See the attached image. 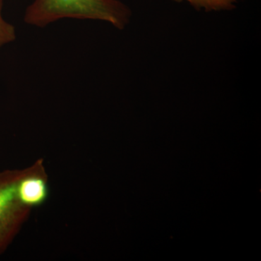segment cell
Here are the masks:
<instances>
[{"mask_svg": "<svg viewBox=\"0 0 261 261\" xmlns=\"http://www.w3.org/2000/svg\"><path fill=\"white\" fill-rule=\"evenodd\" d=\"M175 3L187 2L197 10L205 12L223 11L236 8V4L240 0H172Z\"/></svg>", "mask_w": 261, "mask_h": 261, "instance_id": "cell-4", "label": "cell"}, {"mask_svg": "<svg viewBox=\"0 0 261 261\" xmlns=\"http://www.w3.org/2000/svg\"><path fill=\"white\" fill-rule=\"evenodd\" d=\"M18 198L23 205L32 208L43 205L49 196L47 175L43 160L25 168L17 187Z\"/></svg>", "mask_w": 261, "mask_h": 261, "instance_id": "cell-3", "label": "cell"}, {"mask_svg": "<svg viewBox=\"0 0 261 261\" xmlns=\"http://www.w3.org/2000/svg\"><path fill=\"white\" fill-rule=\"evenodd\" d=\"M132 11L120 0H34L27 7L24 23L44 28L64 18L101 20L123 30Z\"/></svg>", "mask_w": 261, "mask_h": 261, "instance_id": "cell-1", "label": "cell"}, {"mask_svg": "<svg viewBox=\"0 0 261 261\" xmlns=\"http://www.w3.org/2000/svg\"><path fill=\"white\" fill-rule=\"evenodd\" d=\"M25 169L0 171V255L6 250L30 213L19 200L17 187Z\"/></svg>", "mask_w": 261, "mask_h": 261, "instance_id": "cell-2", "label": "cell"}, {"mask_svg": "<svg viewBox=\"0 0 261 261\" xmlns=\"http://www.w3.org/2000/svg\"><path fill=\"white\" fill-rule=\"evenodd\" d=\"M4 0H0V50L6 44L16 39V30L13 24L8 23L3 16Z\"/></svg>", "mask_w": 261, "mask_h": 261, "instance_id": "cell-5", "label": "cell"}]
</instances>
